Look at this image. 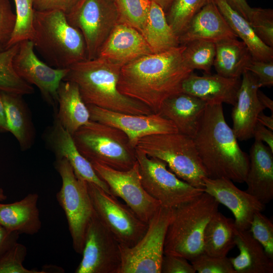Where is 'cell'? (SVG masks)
<instances>
[{"instance_id": "cell-1", "label": "cell", "mask_w": 273, "mask_h": 273, "mask_svg": "<svg viewBox=\"0 0 273 273\" xmlns=\"http://www.w3.org/2000/svg\"><path fill=\"white\" fill-rule=\"evenodd\" d=\"M185 45L141 57L122 66L117 89L158 113L163 103L181 92L184 80L193 70L186 63Z\"/></svg>"}, {"instance_id": "cell-2", "label": "cell", "mask_w": 273, "mask_h": 273, "mask_svg": "<svg viewBox=\"0 0 273 273\" xmlns=\"http://www.w3.org/2000/svg\"><path fill=\"white\" fill-rule=\"evenodd\" d=\"M207 177L242 183L249 158L225 121L222 104H207L192 138Z\"/></svg>"}, {"instance_id": "cell-3", "label": "cell", "mask_w": 273, "mask_h": 273, "mask_svg": "<svg viewBox=\"0 0 273 273\" xmlns=\"http://www.w3.org/2000/svg\"><path fill=\"white\" fill-rule=\"evenodd\" d=\"M122 65L98 57L76 63L63 79L76 83L86 105L120 113L148 115L153 113L143 103L117 89Z\"/></svg>"}, {"instance_id": "cell-4", "label": "cell", "mask_w": 273, "mask_h": 273, "mask_svg": "<svg viewBox=\"0 0 273 273\" xmlns=\"http://www.w3.org/2000/svg\"><path fill=\"white\" fill-rule=\"evenodd\" d=\"M30 40L47 64L54 68H68L87 59L81 33L68 23L65 13L61 11H35Z\"/></svg>"}, {"instance_id": "cell-5", "label": "cell", "mask_w": 273, "mask_h": 273, "mask_svg": "<svg viewBox=\"0 0 273 273\" xmlns=\"http://www.w3.org/2000/svg\"><path fill=\"white\" fill-rule=\"evenodd\" d=\"M219 202L206 192L173 209L165 236L164 254L191 261L203 253L205 228L218 211Z\"/></svg>"}, {"instance_id": "cell-6", "label": "cell", "mask_w": 273, "mask_h": 273, "mask_svg": "<svg viewBox=\"0 0 273 273\" xmlns=\"http://www.w3.org/2000/svg\"><path fill=\"white\" fill-rule=\"evenodd\" d=\"M72 137L80 153L90 163L126 170L137 161L135 148L124 132L114 127L90 120Z\"/></svg>"}, {"instance_id": "cell-7", "label": "cell", "mask_w": 273, "mask_h": 273, "mask_svg": "<svg viewBox=\"0 0 273 273\" xmlns=\"http://www.w3.org/2000/svg\"><path fill=\"white\" fill-rule=\"evenodd\" d=\"M135 148L163 161L180 179L204 191L207 175L192 138L179 132L151 134L140 139Z\"/></svg>"}, {"instance_id": "cell-8", "label": "cell", "mask_w": 273, "mask_h": 273, "mask_svg": "<svg viewBox=\"0 0 273 273\" xmlns=\"http://www.w3.org/2000/svg\"><path fill=\"white\" fill-rule=\"evenodd\" d=\"M55 167L62 179L56 194L58 203L65 212L74 251L81 254L88 223L95 213L87 181L77 177L65 158L56 159Z\"/></svg>"}, {"instance_id": "cell-9", "label": "cell", "mask_w": 273, "mask_h": 273, "mask_svg": "<svg viewBox=\"0 0 273 273\" xmlns=\"http://www.w3.org/2000/svg\"><path fill=\"white\" fill-rule=\"evenodd\" d=\"M173 209L160 206L141 239L133 246L120 245L122 264L119 273H161L164 246Z\"/></svg>"}, {"instance_id": "cell-10", "label": "cell", "mask_w": 273, "mask_h": 273, "mask_svg": "<svg viewBox=\"0 0 273 273\" xmlns=\"http://www.w3.org/2000/svg\"><path fill=\"white\" fill-rule=\"evenodd\" d=\"M135 150L142 185L161 206L174 209L204 192L178 177L163 161Z\"/></svg>"}, {"instance_id": "cell-11", "label": "cell", "mask_w": 273, "mask_h": 273, "mask_svg": "<svg viewBox=\"0 0 273 273\" xmlns=\"http://www.w3.org/2000/svg\"><path fill=\"white\" fill-rule=\"evenodd\" d=\"M68 23L81 33L87 59L98 57L100 50L118 23L114 0H79L65 14Z\"/></svg>"}, {"instance_id": "cell-12", "label": "cell", "mask_w": 273, "mask_h": 273, "mask_svg": "<svg viewBox=\"0 0 273 273\" xmlns=\"http://www.w3.org/2000/svg\"><path fill=\"white\" fill-rule=\"evenodd\" d=\"M87 187L95 213L120 245L134 246L145 234L148 224L126 204L97 185L87 182Z\"/></svg>"}, {"instance_id": "cell-13", "label": "cell", "mask_w": 273, "mask_h": 273, "mask_svg": "<svg viewBox=\"0 0 273 273\" xmlns=\"http://www.w3.org/2000/svg\"><path fill=\"white\" fill-rule=\"evenodd\" d=\"M91 164L112 194L121 198L142 221L148 224L161 205L144 188L138 161L126 170L114 169L97 162Z\"/></svg>"}, {"instance_id": "cell-14", "label": "cell", "mask_w": 273, "mask_h": 273, "mask_svg": "<svg viewBox=\"0 0 273 273\" xmlns=\"http://www.w3.org/2000/svg\"><path fill=\"white\" fill-rule=\"evenodd\" d=\"M81 254L75 273H119L120 244L95 211L86 230Z\"/></svg>"}, {"instance_id": "cell-15", "label": "cell", "mask_w": 273, "mask_h": 273, "mask_svg": "<svg viewBox=\"0 0 273 273\" xmlns=\"http://www.w3.org/2000/svg\"><path fill=\"white\" fill-rule=\"evenodd\" d=\"M13 65L18 75L29 84L35 85L47 102L52 106L57 104L58 89L68 68H54L41 61L35 54L30 40L19 42Z\"/></svg>"}, {"instance_id": "cell-16", "label": "cell", "mask_w": 273, "mask_h": 273, "mask_svg": "<svg viewBox=\"0 0 273 273\" xmlns=\"http://www.w3.org/2000/svg\"><path fill=\"white\" fill-rule=\"evenodd\" d=\"M86 105L90 120L121 130L127 135L134 148L138 141L146 136L178 132L174 124L159 113L148 115L131 114L115 112L94 105Z\"/></svg>"}, {"instance_id": "cell-17", "label": "cell", "mask_w": 273, "mask_h": 273, "mask_svg": "<svg viewBox=\"0 0 273 273\" xmlns=\"http://www.w3.org/2000/svg\"><path fill=\"white\" fill-rule=\"evenodd\" d=\"M204 183V192L232 212L235 227L238 230H249L254 214L264 209V204L253 195L237 188L229 179L206 177Z\"/></svg>"}, {"instance_id": "cell-18", "label": "cell", "mask_w": 273, "mask_h": 273, "mask_svg": "<svg viewBox=\"0 0 273 273\" xmlns=\"http://www.w3.org/2000/svg\"><path fill=\"white\" fill-rule=\"evenodd\" d=\"M239 89L236 104L232 112V129L238 140L252 138L253 129L259 114L266 108L257 96L260 87L256 78L250 72L245 70Z\"/></svg>"}, {"instance_id": "cell-19", "label": "cell", "mask_w": 273, "mask_h": 273, "mask_svg": "<svg viewBox=\"0 0 273 273\" xmlns=\"http://www.w3.org/2000/svg\"><path fill=\"white\" fill-rule=\"evenodd\" d=\"M47 141L56 159H66L78 178L94 183L112 195L107 184L97 174L91 163L80 153L72 135L57 118L47 134Z\"/></svg>"}, {"instance_id": "cell-20", "label": "cell", "mask_w": 273, "mask_h": 273, "mask_svg": "<svg viewBox=\"0 0 273 273\" xmlns=\"http://www.w3.org/2000/svg\"><path fill=\"white\" fill-rule=\"evenodd\" d=\"M153 54L141 33L126 24L117 23L102 45L98 56L122 66Z\"/></svg>"}, {"instance_id": "cell-21", "label": "cell", "mask_w": 273, "mask_h": 273, "mask_svg": "<svg viewBox=\"0 0 273 273\" xmlns=\"http://www.w3.org/2000/svg\"><path fill=\"white\" fill-rule=\"evenodd\" d=\"M240 78L226 77L218 74L199 76L193 72L183 81L181 92L197 97L207 104L234 106L241 84Z\"/></svg>"}, {"instance_id": "cell-22", "label": "cell", "mask_w": 273, "mask_h": 273, "mask_svg": "<svg viewBox=\"0 0 273 273\" xmlns=\"http://www.w3.org/2000/svg\"><path fill=\"white\" fill-rule=\"evenodd\" d=\"M249 158L245 191L265 205L273 198V152L263 142L255 140Z\"/></svg>"}, {"instance_id": "cell-23", "label": "cell", "mask_w": 273, "mask_h": 273, "mask_svg": "<svg viewBox=\"0 0 273 273\" xmlns=\"http://www.w3.org/2000/svg\"><path fill=\"white\" fill-rule=\"evenodd\" d=\"M213 0L204 6L192 18L185 31L178 36L180 45L196 40L216 42L237 38Z\"/></svg>"}, {"instance_id": "cell-24", "label": "cell", "mask_w": 273, "mask_h": 273, "mask_svg": "<svg viewBox=\"0 0 273 273\" xmlns=\"http://www.w3.org/2000/svg\"><path fill=\"white\" fill-rule=\"evenodd\" d=\"M207 104L197 97L180 92L167 99L158 113L171 121L178 132L193 138Z\"/></svg>"}, {"instance_id": "cell-25", "label": "cell", "mask_w": 273, "mask_h": 273, "mask_svg": "<svg viewBox=\"0 0 273 273\" xmlns=\"http://www.w3.org/2000/svg\"><path fill=\"white\" fill-rule=\"evenodd\" d=\"M38 197L37 193H29L20 201L9 204L0 202V224L19 234L37 233L41 227Z\"/></svg>"}, {"instance_id": "cell-26", "label": "cell", "mask_w": 273, "mask_h": 273, "mask_svg": "<svg viewBox=\"0 0 273 273\" xmlns=\"http://www.w3.org/2000/svg\"><path fill=\"white\" fill-rule=\"evenodd\" d=\"M235 243L240 253L230 259L236 273L273 272V259L269 257L249 230L236 228Z\"/></svg>"}, {"instance_id": "cell-27", "label": "cell", "mask_w": 273, "mask_h": 273, "mask_svg": "<svg viewBox=\"0 0 273 273\" xmlns=\"http://www.w3.org/2000/svg\"><path fill=\"white\" fill-rule=\"evenodd\" d=\"M57 94L59 110L56 118L72 135L90 121L88 109L73 82L61 81Z\"/></svg>"}, {"instance_id": "cell-28", "label": "cell", "mask_w": 273, "mask_h": 273, "mask_svg": "<svg viewBox=\"0 0 273 273\" xmlns=\"http://www.w3.org/2000/svg\"><path fill=\"white\" fill-rule=\"evenodd\" d=\"M247 46L237 38L226 39L215 42L213 66L216 73L229 78H240L252 59Z\"/></svg>"}, {"instance_id": "cell-29", "label": "cell", "mask_w": 273, "mask_h": 273, "mask_svg": "<svg viewBox=\"0 0 273 273\" xmlns=\"http://www.w3.org/2000/svg\"><path fill=\"white\" fill-rule=\"evenodd\" d=\"M235 34L248 48L253 59L273 60V48L263 43L256 35L249 22L224 0H213Z\"/></svg>"}, {"instance_id": "cell-30", "label": "cell", "mask_w": 273, "mask_h": 273, "mask_svg": "<svg viewBox=\"0 0 273 273\" xmlns=\"http://www.w3.org/2000/svg\"><path fill=\"white\" fill-rule=\"evenodd\" d=\"M141 34L153 54L163 52L180 45L178 36L168 23L165 11L154 1H151Z\"/></svg>"}, {"instance_id": "cell-31", "label": "cell", "mask_w": 273, "mask_h": 273, "mask_svg": "<svg viewBox=\"0 0 273 273\" xmlns=\"http://www.w3.org/2000/svg\"><path fill=\"white\" fill-rule=\"evenodd\" d=\"M1 93L5 105L9 131L17 139L22 150H27L33 144L34 131L26 106L22 99V96Z\"/></svg>"}, {"instance_id": "cell-32", "label": "cell", "mask_w": 273, "mask_h": 273, "mask_svg": "<svg viewBox=\"0 0 273 273\" xmlns=\"http://www.w3.org/2000/svg\"><path fill=\"white\" fill-rule=\"evenodd\" d=\"M234 220L218 211L208 222L203 236V253L211 256H226L235 246Z\"/></svg>"}, {"instance_id": "cell-33", "label": "cell", "mask_w": 273, "mask_h": 273, "mask_svg": "<svg viewBox=\"0 0 273 273\" xmlns=\"http://www.w3.org/2000/svg\"><path fill=\"white\" fill-rule=\"evenodd\" d=\"M19 43L0 52V92L21 96L34 92L32 86L17 73L13 60Z\"/></svg>"}, {"instance_id": "cell-34", "label": "cell", "mask_w": 273, "mask_h": 273, "mask_svg": "<svg viewBox=\"0 0 273 273\" xmlns=\"http://www.w3.org/2000/svg\"><path fill=\"white\" fill-rule=\"evenodd\" d=\"M211 0H173L167 11L166 18L174 32L179 36L192 18Z\"/></svg>"}, {"instance_id": "cell-35", "label": "cell", "mask_w": 273, "mask_h": 273, "mask_svg": "<svg viewBox=\"0 0 273 273\" xmlns=\"http://www.w3.org/2000/svg\"><path fill=\"white\" fill-rule=\"evenodd\" d=\"M185 46L183 57L190 68L210 74L215 56V43L205 40H196Z\"/></svg>"}, {"instance_id": "cell-36", "label": "cell", "mask_w": 273, "mask_h": 273, "mask_svg": "<svg viewBox=\"0 0 273 273\" xmlns=\"http://www.w3.org/2000/svg\"><path fill=\"white\" fill-rule=\"evenodd\" d=\"M118 23L131 26L141 33L146 23L152 0H114Z\"/></svg>"}, {"instance_id": "cell-37", "label": "cell", "mask_w": 273, "mask_h": 273, "mask_svg": "<svg viewBox=\"0 0 273 273\" xmlns=\"http://www.w3.org/2000/svg\"><path fill=\"white\" fill-rule=\"evenodd\" d=\"M16 8V21L6 49L25 40H31L33 35L34 0H14Z\"/></svg>"}, {"instance_id": "cell-38", "label": "cell", "mask_w": 273, "mask_h": 273, "mask_svg": "<svg viewBox=\"0 0 273 273\" xmlns=\"http://www.w3.org/2000/svg\"><path fill=\"white\" fill-rule=\"evenodd\" d=\"M248 22L260 39L273 48L272 9L252 8Z\"/></svg>"}, {"instance_id": "cell-39", "label": "cell", "mask_w": 273, "mask_h": 273, "mask_svg": "<svg viewBox=\"0 0 273 273\" xmlns=\"http://www.w3.org/2000/svg\"><path fill=\"white\" fill-rule=\"evenodd\" d=\"M26 254V247L17 242L0 258V273H45L25 268L23 263Z\"/></svg>"}, {"instance_id": "cell-40", "label": "cell", "mask_w": 273, "mask_h": 273, "mask_svg": "<svg viewBox=\"0 0 273 273\" xmlns=\"http://www.w3.org/2000/svg\"><path fill=\"white\" fill-rule=\"evenodd\" d=\"M249 231L263 246L269 257L273 259V223L262 212H256Z\"/></svg>"}, {"instance_id": "cell-41", "label": "cell", "mask_w": 273, "mask_h": 273, "mask_svg": "<svg viewBox=\"0 0 273 273\" xmlns=\"http://www.w3.org/2000/svg\"><path fill=\"white\" fill-rule=\"evenodd\" d=\"M190 262L198 273H236L227 256H211L203 253Z\"/></svg>"}, {"instance_id": "cell-42", "label": "cell", "mask_w": 273, "mask_h": 273, "mask_svg": "<svg viewBox=\"0 0 273 273\" xmlns=\"http://www.w3.org/2000/svg\"><path fill=\"white\" fill-rule=\"evenodd\" d=\"M16 15L9 0H0V43L4 49L14 28Z\"/></svg>"}, {"instance_id": "cell-43", "label": "cell", "mask_w": 273, "mask_h": 273, "mask_svg": "<svg viewBox=\"0 0 273 273\" xmlns=\"http://www.w3.org/2000/svg\"><path fill=\"white\" fill-rule=\"evenodd\" d=\"M245 70L254 75L260 87L272 86L273 60L265 61L252 59L246 66Z\"/></svg>"}, {"instance_id": "cell-44", "label": "cell", "mask_w": 273, "mask_h": 273, "mask_svg": "<svg viewBox=\"0 0 273 273\" xmlns=\"http://www.w3.org/2000/svg\"><path fill=\"white\" fill-rule=\"evenodd\" d=\"M191 263L187 259L178 256L164 254L161 273H195Z\"/></svg>"}, {"instance_id": "cell-45", "label": "cell", "mask_w": 273, "mask_h": 273, "mask_svg": "<svg viewBox=\"0 0 273 273\" xmlns=\"http://www.w3.org/2000/svg\"><path fill=\"white\" fill-rule=\"evenodd\" d=\"M79 0H34L35 11L59 10L67 14Z\"/></svg>"}, {"instance_id": "cell-46", "label": "cell", "mask_w": 273, "mask_h": 273, "mask_svg": "<svg viewBox=\"0 0 273 273\" xmlns=\"http://www.w3.org/2000/svg\"><path fill=\"white\" fill-rule=\"evenodd\" d=\"M19 234L8 230L0 224V258L17 242Z\"/></svg>"}, {"instance_id": "cell-47", "label": "cell", "mask_w": 273, "mask_h": 273, "mask_svg": "<svg viewBox=\"0 0 273 273\" xmlns=\"http://www.w3.org/2000/svg\"><path fill=\"white\" fill-rule=\"evenodd\" d=\"M255 140L265 142L273 152V131L257 121L253 133Z\"/></svg>"}, {"instance_id": "cell-48", "label": "cell", "mask_w": 273, "mask_h": 273, "mask_svg": "<svg viewBox=\"0 0 273 273\" xmlns=\"http://www.w3.org/2000/svg\"><path fill=\"white\" fill-rule=\"evenodd\" d=\"M231 8L237 11L248 21L252 8L246 0H224Z\"/></svg>"}, {"instance_id": "cell-49", "label": "cell", "mask_w": 273, "mask_h": 273, "mask_svg": "<svg viewBox=\"0 0 273 273\" xmlns=\"http://www.w3.org/2000/svg\"><path fill=\"white\" fill-rule=\"evenodd\" d=\"M9 129L6 118V110L3 99L0 92V132H8Z\"/></svg>"}, {"instance_id": "cell-50", "label": "cell", "mask_w": 273, "mask_h": 273, "mask_svg": "<svg viewBox=\"0 0 273 273\" xmlns=\"http://www.w3.org/2000/svg\"><path fill=\"white\" fill-rule=\"evenodd\" d=\"M257 120L262 125L268 129L273 130V114L268 116L262 112H260L257 116Z\"/></svg>"}, {"instance_id": "cell-51", "label": "cell", "mask_w": 273, "mask_h": 273, "mask_svg": "<svg viewBox=\"0 0 273 273\" xmlns=\"http://www.w3.org/2000/svg\"><path fill=\"white\" fill-rule=\"evenodd\" d=\"M257 96L261 103L265 108L269 109L273 113V101L259 89L257 91Z\"/></svg>"}, {"instance_id": "cell-52", "label": "cell", "mask_w": 273, "mask_h": 273, "mask_svg": "<svg viewBox=\"0 0 273 273\" xmlns=\"http://www.w3.org/2000/svg\"><path fill=\"white\" fill-rule=\"evenodd\" d=\"M157 3L166 12L173 0H152Z\"/></svg>"}, {"instance_id": "cell-53", "label": "cell", "mask_w": 273, "mask_h": 273, "mask_svg": "<svg viewBox=\"0 0 273 273\" xmlns=\"http://www.w3.org/2000/svg\"><path fill=\"white\" fill-rule=\"evenodd\" d=\"M6 199L7 196L5 195L3 189L0 187V202L5 200Z\"/></svg>"}, {"instance_id": "cell-54", "label": "cell", "mask_w": 273, "mask_h": 273, "mask_svg": "<svg viewBox=\"0 0 273 273\" xmlns=\"http://www.w3.org/2000/svg\"><path fill=\"white\" fill-rule=\"evenodd\" d=\"M5 50L3 47H2V46L1 45V44L0 43V52Z\"/></svg>"}, {"instance_id": "cell-55", "label": "cell", "mask_w": 273, "mask_h": 273, "mask_svg": "<svg viewBox=\"0 0 273 273\" xmlns=\"http://www.w3.org/2000/svg\"></svg>"}]
</instances>
